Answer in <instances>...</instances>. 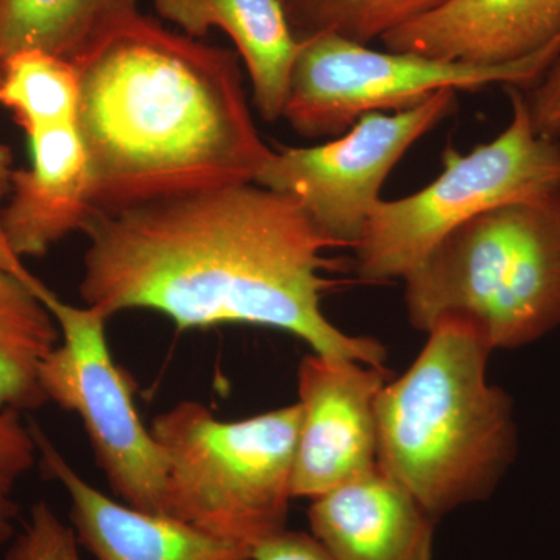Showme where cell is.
Instances as JSON below:
<instances>
[{
	"instance_id": "52a82bcc",
	"label": "cell",
	"mask_w": 560,
	"mask_h": 560,
	"mask_svg": "<svg viewBox=\"0 0 560 560\" xmlns=\"http://www.w3.org/2000/svg\"><path fill=\"white\" fill-rule=\"evenodd\" d=\"M560 55V36L523 60L501 66L378 51L330 33L301 40L282 119L304 138L345 135L363 114L401 110L442 90L536 84Z\"/></svg>"
},
{
	"instance_id": "e0dca14e",
	"label": "cell",
	"mask_w": 560,
	"mask_h": 560,
	"mask_svg": "<svg viewBox=\"0 0 560 560\" xmlns=\"http://www.w3.org/2000/svg\"><path fill=\"white\" fill-rule=\"evenodd\" d=\"M35 287L0 267V408L35 411L49 401L40 368L60 345L57 319Z\"/></svg>"
},
{
	"instance_id": "ac0fdd59",
	"label": "cell",
	"mask_w": 560,
	"mask_h": 560,
	"mask_svg": "<svg viewBox=\"0 0 560 560\" xmlns=\"http://www.w3.org/2000/svg\"><path fill=\"white\" fill-rule=\"evenodd\" d=\"M80 77L77 66L44 50H22L0 61V105L13 113L28 138L77 124Z\"/></svg>"
},
{
	"instance_id": "2e32d148",
	"label": "cell",
	"mask_w": 560,
	"mask_h": 560,
	"mask_svg": "<svg viewBox=\"0 0 560 560\" xmlns=\"http://www.w3.org/2000/svg\"><path fill=\"white\" fill-rule=\"evenodd\" d=\"M140 14L136 0H0V61L36 49L77 65Z\"/></svg>"
},
{
	"instance_id": "277c9868",
	"label": "cell",
	"mask_w": 560,
	"mask_h": 560,
	"mask_svg": "<svg viewBox=\"0 0 560 560\" xmlns=\"http://www.w3.org/2000/svg\"><path fill=\"white\" fill-rule=\"evenodd\" d=\"M404 282L415 329L463 320L493 350L541 340L560 326V189L460 224Z\"/></svg>"
},
{
	"instance_id": "d4e9b609",
	"label": "cell",
	"mask_w": 560,
	"mask_h": 560,
	"mask_svg": "<svg viewBox=\"0 0 560 560\" xmlns=\"http://www.w3.org/2000/svg\"><path fill=\"white\" fill-rule=\"evenodd\" d=\"M13 172V153L10 147L0 143V201L10 195Z\"/></svg>"
},
{
	"instance_id": "ffe728a7",
	"label": "cell",
	"mask_w": 560,
	"mask_h": 560,
	"mask_svg": "<svg viewBox=\"0 0 560 560\" xmlns=\"http://www.w3.org/2000/svg\"><path fill=\"white\" fill-rule=\"evenodd\" d=\"M21 415L0 408V548L14 537V522L20 514L14 499L18 482L39 459L32 425H25Z\"/></svg>"
},
{
	"instance_id": "6da1fadb",
	"label": "cell",
	"mask_w": 560,
	"mask_h": 560,
	"mask_svg": "<svg viewBox=\"0 0 560 560\" xmlns=\"http://www.w3.org/2000/svg\"><path fill=\"white\" fill-rule=\"evenodd\" d=\"M80 293L106 318L150 311L179 330L271 327L313 352L385 368L388 350L334 326L320 308L340 248L290 195L256 183L171 195L98 212Z\"/></svg>"
},
{
	"instance_id": "3957f363",
	"label": "cell",
	"mask_w": 560,
	"mask_h": 560,
	"mask_svg": "<svg viewBox=\"0 0 560 560\" xmlns=\"http://www.w3.org/2000/svg\"><path fill=\"white\" fill-rule=\"evenodd\" d=\"M377 399L378 467L431 517L488 500L518 452L514 400L488 381L490 348L469 324L442 319Z\"/></svg>"
},
{
	"instance_id": "44dd1931",
	"label": "cell",
	"mask_w": 560,
	"mask_h": 560,
	"mask_svg": "<svg viewBox=\"0 0 560 560\" xmlns=\"http://www.w3.org/2000/svg\"><path fill=\"white\" fill-rule=\"evenodd\" d=\"M72 526L60 521L46 501L32 508L31 521L7 551L5 560H81Z\"/></svg>"
},
{
	"instance_id": "9c48e42d",
	"label": "cell",
	"mask_w": 560,
	"mask_h": 560,
	"mask_svg": "<svg viewBox=\"0 0 560 560\" xmlns=\"http://www.w3.org/2000/svg\"><path fill=\"white\" fill-rule=\"evenodd\" d=\"M456 108V91L442 90L412 108L363 114L323 145L272 151L254 183L290 195L326 237L355 249L389 173Z\"/></svg>"
},
{
	"instance_id": "9a60e30c",
	"label": "cell",
	"mask_w": 560,
	"mask_h": 560,
	"mask_svg": "<svg viewBox=\"0 0 560 560\" xmlns=\"http://www.w3.org/2000/svg\"><path fill=\"white\" fill-rule=\"evenodd\" d=\"M164 20L190 38L210 28L226 33L237 47L253 84L254 105L265 121L282 119L291 70L301 40L291 32L282 0H153Z\"/></svg>"
},
{
	"instance_id": "7a4b0ae2",
	"label": "cell",
	"mask_w": 560,
	"mask_h": 560,
	"mask_svg": "<svg viewBox=\"0 0 560 560\" xmlns=\"http://www.w3.org/2000/svg\"><path fill=\"white\" fill-rule=\"evenodd\" d=\"M75 66L97 213L254 183L275 151L254 125L232 50L140 14Z\"/></svg>"
},
{
	"instance_id": "5b68a950",
	"label": "cell",
	"mask_w": 560,
	"mask_h": 560,
	"mask_svg": "<svg viewBox=\"0 0 560 560\" xmlns=\"http://www.w3.org/2000/svg\"><path fill=\"white\" fill-rule=\"evenodd\" d=\"M300 401L242 420H220L195 400L151 423L167 460L164 514L256 548L285 529L293 500Z\"/></svg>"
},
{
	"instance_id": "d6986e66",
	"label": "cell",
	"mask_w": 560,
	"mask_h": 560,
	"mask_svg": "<svg viewBox=\"0 0 560 560\" xmlns=\"http://www.w3.org/2000/svg\"><path fill=\"white\" fill-rule=\"evenodd\" d=\"M448 0H282L298 39L330 33L353 43L381 39L401 25L425 16Z\"/></svg>"
},
{
	"instance_id": "ba28073f",
	"label": "cell",
	"mask_w": 560,
	"mask_h": 560,
	"mask_svg": "<svg viewBox=\"0 0 560 560\" xmlns=\"http://www.w3.org/2000/svg\"><path fill=\"white\" fill-rule=\"evenodd\" d=\"M38 296L61 340L40 368L47 399L79 416L110 489L128 506L164 514L167 460L140 419L132 383L106 341V316L61 301L49 287Z\"/></svg>"
},
{
	"instance_id": "603a6c76",
	"label": "cell",
	"mask_w": 560,
	"mask_h": 560,
	"mask_svg": "<svg viewBox=\"0 0 560 560\" xmlns=\"http://www.w3.org/2000/svg\"><path fill=\"white\" fill-rule=\"evenodd\" d=\"M253 560H335L313 534L282 529L256 545Z\"/></svg>"
},
{
	"instance_id": "30bf717a",
	"label": "cell",
	"mask_w": 560,
	"mask_h": 560,
	"mask_svg": "<svg viewBox=\"0 0 560 560\" xmlns=\"http://www.w3.org/2000/svg\"><path fill=\"white\" fill-rule=\"evenodd\" d=\"M385 368L312 352L298 368L302 410L293 499H318L374 470Z\"/></svg>"
},
{
	"instance_id": "7402d4cb",
	"label": "cell",
	"mask_w": 560,
	"mask_h": 560,
	"mask_svg": "<svg viewBox=\"0 0 560 560\" xmlns=\"http://www.w3.org/2000/svg\"><path fill=\"white\" fill-rule=\"evenodd\" d=\"M537 135L560 139V55L536 84L523 90Z\"/></svg>"
},
{
	"instance_id": "4fadbf2b",
	"label": "cell",
	"mask_w": 560,
	"mask_h": 560,
	"mask_svg": "<svg viewBox=\"0 0 560 560\" xmlns=\"http://www.w3.org/2000/svg\"><path fill=\"white\" fill-rule=\"evenodd\" d=\"M32 165L11 176L9 206L0 212L14 253L40 257L94 219L90 160L77 124L31 136Z\"/></svg>"
},
{
	"instance_id": "5bb4252c",
	"label": "cell",
	"mask_w": 560,
	"mask_h": 560,
	"mask_svg": "<svg viewBox=\"0 0 560 560\" xmlns=\"http://www.w3.org/2000/svg\"><path fill=\"white\" fill-rule=\"evenodd\" d=\"M311 501L312 534L335 560H433L436 521L378 466Z\"/></svg>"
},
{
	"instance_id": "7c38bea8",
	"label": "cell",
	"mask_w": 560,
	"mask_h": 560,
	"mask_svg": "<svg viewBox=\"0 0 560 560\" xmlns=\"http://www.w3.org/2000/svg\"><path fill=\"white\" fill-rule=\"evenodd\" d=\"M560 36V0H448L381 38L407 51L466 65L523 60Z\"/></svg>"
},
{
	"instance_id": "8fae6325",
	"label": "cell",
	"mask_w": 560,
	"mask_h": 560,
	"mask_svg": "<svg viewBox=\"0 0 560 560\" xmlns=\"http://www.w3.org/2000/svg\"><path fill=\"white\" fill-rule=\"evenodd\" d=\"M44 474L61 482L81 547L97 560H253V548L217 539L189 523L136 510L95 489L32 423Z\"/></svg>"
},
{
	"instance_id": "8992f818",
	"label": "cell",
	"mask_w": 560,
	"mask_h": 560,
	"mask_svg": "<svg viewBox=\"0 0 560 560\" xmlns=\"http://www.w3.org/2000/svg\"><path fill=\"white\" fill-rule=\"evenodd\" d=\"M506 92L512 108L506 130L467 154L447 147L433 183L375 206L353 249L361 282L404 279L460 224L560 189V140L537 135L521 88L506 86Z\"/></svg>"
},
{
	"instance_id": "cb8c5ba5",
	"label": "cell",
	"mask_w": 560,
	"mask_h": 560,
	"mask_svg": "<svg viewBox=\"0 0 560 560\" xmlns=\"http://www.w3.org/2000/svg\"><path fill=\"white\" fill-rule=\"evenodd\" d=\"M0 267L3 270L13 272L14 276L24 279L25 282L32 283V285H43V282L25 268L24 261L11 248L5 231H3L2 221H0Z\"/></svg>"
}]
</instances>
